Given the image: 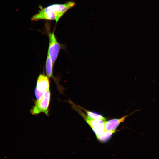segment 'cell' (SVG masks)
Listing matches in <instances>:
<instances>
[{
  "label": "cell",
  "mask_w": 159,
  "mask_h": 159,
  "mask_svg": "<svg viewBox=\"0 0 159 159\" xmlns=\"http://www.w3.org/2000/svg\"><path fill=\"white\" fill-rule=\"evenodd\" d=\"M114 132L105 131L100 135L97 137V140L101 142L107 141L111 137Z\"/></svg>",
  "instance_id": "obj_9"
},
{
  "label": "cell",
  "mask_w": 159,
  "mask_h": 159,
  "mask_svg": "<svg viewBox=\"0 0 159 159\" xmlns=\"http://www.w3.org/2000/svg\"><path fill=\"white\" fill-rule=\"evenodd\" d=\"M140 109L136 110L131 114L127 115H125L121 118L118 119H113L105 122V128L106 131L113 132L115 133L116 128L122 122H123L125 119L128 116L134 113L137 111H139Z\"/></svg>",
  "instance_id": "obj_5"
},
{
  "label": "cell",
  "mask_w": 159,
  "mask_h": 159,
  "mask_svg": "<svg viewBox=\"0 0 159 159\" xmlns=\"http://www.w3.org/2000/svg\"><path fill=\"white\" fill-rule=\"evenodd\" d=\"M53 64L48 53H47L46 63V72L47 76L49 78L53 77Z\"/></svg>",
  "instance_id": "obj_7"
},
{
  "label": "cell",
  "mask_w": 159,
  "mask_h": 159,
  "mask_svg": "<svg viewBox=\"0 0 159 159\" xmlns=\"http://www.w3.org/2000/svg\"><path fill=\"white\" fill-rule=\"evenodd\" d=\"M50 98L51 92L49 89L44 92L41 99L34 101V105L31 109L30 113L34 115L43 113L48 116Z\"/></svg>",
  "instance_id": "obj_3"
},
{
  "label": "cell",
  "mask_w": 159,
  "mask_h": 159,
  "mask_svg": "<svg viewBox=\"0 0 159 159\" xmlns=\"http://www.w3.org/2000/svg\"><path fill=\"white\" fill-rule=\"evenodd\" d=\"M54 30L52 32L47 31V36L49 39V47L48 53L49 54L54 65L57 58L59 52L62 48V44L57 41L54 34Z\"/></svg>",
  "instance_id": "obj_4"
},
{
  "label": "cell",
  "mask_w": 159,
  "mask_h": 159,
  "mask_svg": "<svg viewBox=\"0 0 159 159\" xmlns=\"http://www.w3.org/2000/svg\"><path fill=\"white\" fill-rule=\"evenodd\" d=\"M77 105L82 110H83L86 113L87 116L93 120H101L104 121L106 120V118L101 115L95 112L89 111L79 105Z\"/></svg>",
  "instance_id": "obj_8"
},
{
  "label": "cell",
  "mask_w": 159,
  "mask_h": 159,
  "mask_svg": "<svg viewBox=\"0 0 159 159\" xmlns=\"http://www.w3.org/2000/svg\"><path fill=\"white\" fill-rule=\"evenodd\" d=\"M48 78L44 75L40 74L37 80L36 88L43 93L49 89V82Z\"/></svg>",
  "instance_id": "obj_6"
},
{
  "label": "cell",
  "mask_w": 159,
  "mask_h": 159,
  "mask_svg": "<svg viewBox=\"0 0 159 159\" xmlns=\"http://www.w3.org/2000/svg\"><path fill=\"white\" fill-rule=\"evenodd\" d=\"M71 105L73 109L79 113L90 126L95 134L96 137L101 135L106 131L105 121L93 120L89 118L81 110L77 105L72 102Z\"/></svg>",
  "instance_id": "obj_2"
},
{
  "label": "cell",
  "mask_w": 159,
  "mask_h": 159,
  "mask_svg": "<svg viewBox=\"0 0 159 159\" xmlns=\"http://www.w3.org/2000/svg\"><path fill=\"white\" fill-rule=\"evenodd\" d=\"M76 5L74 2L70 1L63 4H52L45 7L39 6L40 9L32 16L31 19L36 21L41 20H55L57 23L68 10Z\"/></svg>",
  "instance_id": "obj_1"
},
{
  "label": "cell",
  "mask_w": 159,
  "mask_h": 159,
  "mask_svg": "<svg viewBox=\"0 0 159 159\" xmlns=\"http://www.w3.org/2000/svg\"><path fill=\"white\" fill-rule=\"evenodd\" d=\"M34 92L36 100H39L41 99L44 93L39 91L36 88L35 89Z\"/></svg>",
  "instance_id": "obj_10"
}]
</instances>
